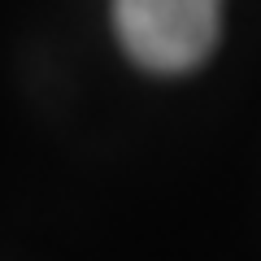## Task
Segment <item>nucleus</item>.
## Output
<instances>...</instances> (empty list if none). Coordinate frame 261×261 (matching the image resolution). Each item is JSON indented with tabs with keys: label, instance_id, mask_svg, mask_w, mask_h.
Listing matches in <instances>:
<instances>
[{
	"label": "nucleus",
	"instance_id": "obj_1",
	"mask_svg": "<svg viewBox=\"0 0 261 261\" xmlns=\"http://www.w3.org/2000/svg\"><path fill=\"white\" fill-rule=\"evenodd\" d=\"M222 0H113L118 39L144 70L178 74L209 57Z\"/></svg>",
	"mask_w": 261,
	"mask_h": 261
}]
</instances>
